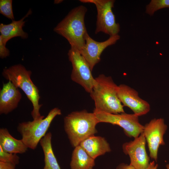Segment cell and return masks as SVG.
Here are the masks:
<instances>
[{
	"mask_svg": "<svg viewBox=\"0 0 169 169\" xmlns=\"http://www.w3.org/2000/svg\"><path fill=\"white\" fill-rule=\"evenodd\" d=\"M118 34L110 36L106 40L99 42L91 38L87 33L85 43L83 49L79 52L89 64L92 70L95 65L100 60V55L107 47L115 44L119 40Z\"/></svg>",
	"mask_w": 169,
	"mask_h": 169,
	"instance_id": "obj_12",
	"label": "cell"
},
{
	"mask_svg": "<svg viewBox=\"0 0 169 169\" xmlns=\"http://www.w3.org/2000/svg\"><path fill=\"white\" fill-rule=\"evenodd\" d=\"M15 166L11 163L0 161V169H15Z\"/></svg>",
	"mask_w": 169,
	"mask_h": 169,
	"instance_id": "obj_23",
	"label": "cell"
},
{
	"mask_svg": "<svg viewBox=\"0 0 169 169\" xmlns=\"http://www.w3.org/2000/svg\"><path fill=\"white\" fill-rule=\"evenodd\" d=\"M62 114L61 110L55 107L51 110L44 118L19 123L17 130L22 136V141L28 148L35 150L40 140L45 135L54 118Z\"/></svg>",
	"mask_w": 169,
	"mask_h": 169,
	"instance_id": "obj_5",
	"label": "cell"
},
{
	"mask_svg": "<svg viewBox=\"0 0 169 169\" xmlns=\"http://www.w3.org/2000/svg\"><path fill=\"white\" fill-rule=\"evenodd\" d=\"M83 3L94 4L97 10L95 34L100 32L110 36L118 34L120 25L115 21V16L112 11L114 0H80Z\"/></svg>",
	"mask_w": 169,
	"mask_h": 169,
	"instance_id": "obj_6",
	"label": "cell"
},
{
	"mask_svg": "<svg viewBox=\"0 0 169 169\" xmlns=\"http://www.w3.org/2000/svg\"><path fill=\"white\" fill-rule=\"evenodd\" d=\"M68 55L72 66L71 80L82 86L86 92L90 93L97 81L92 75L89 64L75 47H71Z\"/></svg>",
	"mask_w": 169,
	"mask_h": 169,
	"instance_id": "obj_7",
	"label": "cell"
},
{
	"mask_svg": "<svg viewBox=\"0 0 169 169\" xmlns=\"http://www.w3.org/2000/svg\"><path fill=\"white\" fill-rule=\"evenodd\" d=\"M166 169H169V164H167L166 165Z\"/></svg>",
	"mask_w": 169,
	"mask_h": 169,
	"instance_id": "obj_27",
	"label": "cell"
},
{
	"mask_svg": "<svg viewBox=\"0 0 169 169\" xmlns=\"http://www.w3.org/2000/svg\"><path fill=\"white\" fill-rule=\"evenodd\" d=\"M22 98L18 88L11 81L3 83L0 91V114L7 115L16 109Z\"/></svg>",
	"mask_w": 169,
	"mask_h": 169,
	"instance_id": "obj_13",
	"label": "cell"
},
{
	"mask_svg": "<svg viewBox=\"0 0 169 169\" xmlns=\"http://www.w3.org/2000/svg\"><path fill=\"white\" fill-rule=\"evenodd\" d=\"M99 123L105 122L119 126L127 136L136 138L143 132L144 126L140 123L139 117L134 114L125 112L115 114L97 110H93Z\"/></svg>",
	"mask_w": 169,
	"mask_h": 169,
	"instance_id": "obj_8",
	"label": "cell"
},
{
	"mask_svg": "<svg viewBox=\"0 0 169 169\" xmlns=\"http://www.w3.org/2000/svg\"><path fill=\"white\" fill-rule=\"evenodd\" d=\"M10 54L9 50L6 47L0 38V57L3 59L8 56Z\"/></svg>",
	"mask_w": 169,
	"mask_h": 169,
	"instance_id": "obj_22",
	"label": "cell"
},
{
	"mask_svg": "<svg viewBox=\"0 0 169 169\" xmlns=\"http://www.w3.org/2000/svg\"><path fill=\"white\" fill-rule=\"evenodd\" d=\"M95 160L90 156L80 145L75 147L71 158V169H93Z\"/></svg>",
	"mask_w": 169,
	"mask_h": 169,
	"instance_id": "obj_17",
	"label": "cell"
},
{
	"mask_svg": "<svg viewBox=\"0 0 169 169\" xmlns=\"http://www.w3.org/2000/svg\"><path fill=\"white\" fill-rule=\"evenodd\" d=\"M87 9L80 5L73 9L54 28V32L64 38L79 51L83 48L88 33L84 23Z\"/></svg>",
	"mask_w": 169,
	"mask_h": 169,
	"instance_id": "obj_1",
	"label": "cell"
},
{
	"mask_svg": "<svg viewBox=\"0 0 169 169\" xmlns=\"http://www.w3.org/2000/svg\"><path fill=\"white\" fill-rule=\"evenodd\" d=\"M32 11L30 9L26 15L22 19L18 21H13L8 24H0V38L3 44L6 45L7 42L11 39L15 37H20L22 39H27L28 34L23 29L24 26L25 19L30 15Z\"/></svg>",
	"mask_w": 169,
	"mask_h": 169,
	"instance_id": "obj_14",
	"label": "cell"
},
{
	"mask_svg": "<svg viewBox=\"0 0 169 169\" xmlns=\"http://www.w3.org/2000/svg\"><path fill=\"white\" fill-rule=\"evenodd\" d=\"M99 123L93 112L86 110L74 111L64 118V128L71 145L75 147L87 137L97 133Z\"/></svg>",
	"mask_w": 169,
	"mask_h": 169,
	"instance_id": "obj_3",
	"label": "cell"
},
{
	"mask_svg": "<svg viewBox=\"0 0 169 169\" xmlns=\"http://www.w3.org/2000/svg\"><path fill=\"white\" fill-rule=\"evenodd\" d=\"M0 147L6 152L16 154L25 153L28 148L21 139H15L4 128L0 129Z\"/></svg>",
	"mask_w": 169,
	"mask_h": 169,
	"instance_id": "obj_16",
	"label": "cell"
},
{
	"mask_svg": "<svg viewBox=\"0 0 169 169\" xmlns=\"http://www.w3.org/2000/svg\"><path fill=\"white\" fill-rule=\"evenodd\" d=\"M12 0H0V13L9 19L14 20Z\"/></svg>",
	"mask_w": 169,
	"mask_h": 169,
	"instance_id": "obj_20",
	"label": "cell"
},
{
	"mask_svg": "<svg viewBox=\"0 0 169 169\" xmlns=\"http://www.w3.org/2000/svg\"><path fill=\"white\" fill-rule=\"evenodd\" d=\"M146 139L143 132L132 141L124 143L123 151L130 157V163L135 169H146L150 163V158L146 149Z\"/></svg>",
	"mask_w": 169,
	"mask_h": 169,
	"instance_id": "obj_10",
	"label": "cell"
},
{
	"mask_svg": "<svg viewBox=\"0 0 169 169\" xmlns=\"http://www.w3.org/2000/svg\"><path fill=\"white\" fill-rule=\"evenodd\" d=\"M79 145L94 159L111 150L109 144L104 138L94 135L84 140Z\"/></svg>",
	"mask_w": 169,
	"mask_h": 169,
	"instance_id": "obj_15",
	"label": "cell"
},
{
	"mask_svg": "<svg viewBox=\"0 0 169 169\" xmlns=\"http://www.w3.org/2000/svg\"><path fill=\"white\" fill-rule=\"evenodd\" d=\"M32 72L20 64H16L3 69L2 75L16 87L21 89L32 103L33 109L31 115L33 120L41 117L40 109L42 105L39 103V90L31 79Z\"/></svg>",
	"mask_w": 169,
	"mask_h": 169,
	"instance_id": "obj_4",
	"label": "cell"
},
{
	"mask_svg": "<svg viewBox=\"0 0 169 169\" xmlns=\"http://www.w3.org/2000/svg\"><path fill=\"white\" fill-rule=\"evenodd\" d=\"M158 167V165L155 164L154 161L150 162L149 165L146 169H157Z\"/></svg>",
	"mask_w": 169,
	"mask_h": 169,
	"instance_id": "obj_25",
	"label": "cell"
},
{
	"mask_svg": "<svg viewBox=\"0 0 169 169\" xmlns=\"http://www.w3.org/2000/svg\"><path fill=\"white\" fill-rule=\"evenodd\" d=\"M52 137L51 133L48 132L39 142L44 156V166L43 169H61L53 150Z\"/></svg>",
	"mask_w": 169,
	"mask_h": 169,
	"instance_id": "obj_18",
	"label": "cell"
},
{
	"mask_svg": "<svg viewBox=\"0 0 169 169\" xmlns=\"http://www.w3.org/2000/svg\"><path fill=\"white\" fill-rule=\"evenodd\" d=\"M167 129L164 119L154 118L144 126L143 133L147 142L149 156L156 161L159 148L164 145V135Z\"/></svg>",
	"mask_w": 169,
	"mask_h": 169,
	"instance_id": "obj_9",
	"label": "cell"
},
{
	"mask_svg": "<svg viewBox=\"0 0 169 169\" xmlns=\"http://www.w3.org/2000/svg\"><path fill=\"white\" fill-rule=\"evenodd\" d=\"M20 158L16 154L8 153L0 147V161L12 163L16 166L19 163Z\"/></svg>",
	"mask_w": 169,
	"mask_h": 169,
	"instance_id": "obj_21",
	"label": "cell"
},
{
	"mask_svg": "<svg viewBox=\"0 0 169 169\" xmlns=\"http://www.w3.org/2000/svg\"><path fill=\"white\" fill-rule=\"evenodd\" d=\"M166 8H169V0H151L146 7V13L152 16L156 11Z\"/></svg>",
	"mask_w": 169,
	"mask_h": 169,
	"instance_id": "obj_19",
	"label": "cell"
},
{
	"mask_svg": "<svg viewBox=\"0 0 169 169\" xmlns=\"http://www.w3.org/2000/svg\"><path fill=\"white\" fill-rule=\"evenodd\" d=\"M96 84L90 93L97 110L117 114L125 112L117 95L118 85L110 76L100 74L95 78Z\"/></svg>",
	"mask_w": 169,
	"mask_h": 169,
	"instance_id": "obj_2",
	"label": "cell"
},
{
	"mask_svg": "<svg viewBox=\"0 0 169 169\" xmlns=\"http://www.w3.org/2000/svg\"><path fill=\"white\" fill-rule=\"evenodd\" d=\"M63 0H54V2L55 4H59L61 3Z\"/></svg>",
	"mask_w": 169,
	"mask_h": 169,
	"instance_id": "obj_26",
	"label": "cell"
},
{
	"mask_svg": "<svg viewBox=\"0 0 169 169\" xmlns=\"http://www.w3.org/2000/svg\"><path fill=\"white\" fill-rule=\"evenodd\" d=\"M116 169H135L131 165L122 163L116 167Z\"/></svg>",
	"mask_w": 169,
	"mask_h": 169,
	"instance_id": "obj_24",
	"label": "cell"
},
{
	"mask_svg": "<svg viewBox=\"0 0 169 169\" xmlns=\"http://www.w3.org/2000/svg\"><path fill=\"white\" fill-rule=\"evenodd\" d=\"M117 95L123 105L130 108L138 117L150 111L149 104L139 97L137 91L126 84L118 85Z\"/></svg>",
	"mask_w": 169,
	"mask_h": 169,
	"instance_id": "obj_11",
	"label": "cell"
}]
</instances>
